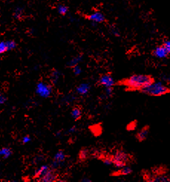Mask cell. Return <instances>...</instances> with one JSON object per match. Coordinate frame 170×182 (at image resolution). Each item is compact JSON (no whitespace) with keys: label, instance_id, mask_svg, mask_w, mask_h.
Wrapping results in <instances>:
<instances>
[{"label":"cell","instance_id":"1","mask_svg":"<svg viewBox=\"0 0 170 182\" xmlns=\"http://www.w3.org/2000/svg\"><path fill=\"white\" fill-rule=\"evenodd\" d=\"M152 81V78L149 75L134 74L126 79L124 81V84L129 89L142 90Z\"/></svg>","mask_w":170,"mask_h":182},{"label":"cell","instance_id":"2","mask_svg":"<svg viewBox=\"0 0 170 182\" xmlns=\"http://www.w3.org/2000/svg\"><path fill=\"white\" fill-rule=\"evenodd\" d=\"M142 92L144 94H148L151 96H162L163 94H166L169 91V88L166 84H164L161 81H152L149 83L147 86L143 88L141 90Z\"/></svg>","mask_w":170,"mask_h":182},{"label":"cell","instance_id":"3","mask_svg":"<svg viewBox=\"0 0 170 182\" xmlns=\"http://www.w3.org/2000/svg\"><path fill=\"white\" fill-rule=\"evenodd\" d=\"M128 161H129V156L127 154L123 152H116V154L112 157V162L117 168L123 167L126 165Z\"/></svg>","mask_w":170,"mask_h":182},{"label":"cell","instance_id":"4","mask_svg":"<svg viewBox=\"0 0 170 182\" xmlns=\"http://www.w3.org/2000/svg\"><path fill=\"white\" fill-rule=\"evenodd\" d=\"M36 92L37 94L42 97H48L52 93V88L50 85L47 83H43V82H40L37 85L36 88Z\"/></svg>","mask_w":170,"mask_h":182},{"label":"cell","instance_id":"5","mask_svg":"<svg viewBox=\"0 0 170 182\" xmlns=\"http://www.w3.org/2000/svg\"><path fill=\"white\" fill-rule=\"evenodd\" d=\"M99 83L105 88L112 87L115 85V80L110 74H103L100 77Z\"/></svg>","mask_w":170,"mask_h":182},{"label":"cell","instance_id":"6","mask_svg":"<svg viewBox=\"0 0 170 182\" xmlns=\"http://www.w3.org/2000/svg\"><path fill=\"white\" fill-rule=\"evenodd\" d=\"M88 19L94 23H101L105 21V16L100 11H95L88 16Z\"/></svg>","mask_w":170,"mask_h":182},{"label":"cell","instance_id":"7","mask_svg":"<svg viewBox=\"0 0 170 182\" xmlns=\"http://www.w3.org/2000/svg\"><path fill=\"white\" fill-rule=\"evenodd\" d=\"M153 54L155 57L158 59H164L168 56V53L166 50L163 46H157L153 51Z\"/></svg>","mask_w":170,"mask_h":182},{"label":"cell","instance_id":"8","mask_svg":"<svg viewBox=\"0 0 170 182\" xmlns=\"http://www.w3.org/2000/svg\"><path fill=\"white\" fill-rule=\"evenodd\" d=\"M65 155L62 151H59L55 154L54 157V162L52 164V166L54 168H57L60 166L62 161L65 160Z\"/></svg>","mask_w":170,"mask_h":182},{"label":"cell","instance_id":"9","mask_svg":"<svg viewBox=\"0 0 170 182\" xmlns=\"http://www.w3.org/2000/svg\"><path fill=\"white\" fill-rule=\"evenodd\" d=\"M90 90V85L87 83H81L77 88V92L80 95H85Z\"/></svg>","mask_w":170,"mask_h":182},{"label":"cell","instance_id":"10","mask_svg":"<svg viewBox=\"0 0 170 182\" xmlns=\"http://www.w3.org/2000/svg\"><path fill=\"white\" fill-rule=\"evenodd\" d=\"M40 180L43 182H51L54 181L56 180V175L50 169L48 172H46L43 177L40 178Z\"/></svg>","mask_w":170,"mask_h":182},{"label":"cell","instance_id":"11","mask_svg":"<svg viewBox=\"0 0 170 182\" xmlns=\"http://www.w3.org/2000/svg\"><path fill=\"white\" fill-rule=\"evenodd\" d=\"M148 135H149V128H148V127H143L139 133H138L137 137H138L139 141H143L146 139V138L148 137Z\"/></svg>","mask_w":170,"mask_h":182},{"label":"cell","instance_id":"12","mask_svg":"<svg viewBox=\"0 0 170 182\" xmlns=\"http://www.w3.org/2000/svg\"><path fill=\"white\" fill-rule=\"evenodd\" d=\"M49 170H50L49 166L47 165H43L40 166V167L36 171L35 175L36 176L41 178V177H43V175H44L46 172H48Z\"/></svg>","mask_w":170,"mask_h":182},{"label":"cell","instance_id":"13","mask_svg":"<svg viewBox=\"0 0 170 182\" xmlns=\"http://www.w3.org/2000/svg\"><path fill=\"white\" fill-rule=\"evenodd\" d=\"M120 169H120L119 172H118V174H120V175H129V174L132 172V168H131L130 166H128L126 165L123 166V167L120 168Z\"/></svg>","mask_w":170,"mask_h":182},{"label":"cell","instance_id":"14","mask_svg":"<svg viewBox=\"0 0 170 182\" xmlns=\"http://www.w3.org/2000/svg\"><path fill=\"white\" fill-rule=\"evenodd\" d=\"M82 60V56H77V57H74L68 62V66L70 67H74L78 65V63Z\"/></svg>","mask_w":170,"mask_h":182},{"label":"cell","instance_id":"15","mask_svg":"<svg viewBox=\"0 0 170 182\" xmlns=\"http://www.w3.org/2000/svg\"><path fill=\"white\" fill-rule=\"evenodd\" d=\"M81 115H82V112H81L80 109H79L78 107H75L72 109L71 111V116L74 119L77 120L79 118H81Z\"/></svg>","mask_w":170,"mask_h":182},{"label":"cell","instance_id":"16","mask_svg":"<svg viewBox=\"0 0 170 182\" xmlns=\"http://www.w3.org/2000/svg\"><path fill=\"white\" fill-rule=\"evenodd\" d=\"M11 155V150L8 148H2L0 149V155L4 158H7Z\"/></svg>","mask_w":170,"mask_h":182},{"label":"cell","instance_id":"17","mask_svg":"<svg viewBox=\"0 0 170 182\" xmlns=\"http://www.w3.org/2000/svg\"><path fill=\"white\" fill-rule=\"evenodd\" d=\"M60 74L59 71H54V72L52 73V81L54 82V83H57V80H58L59 78H60Z\"/></svg>","mask_w":170,"mask_h":182},{"label":"cell","instance_id":"18","mask_svg":"<svg viewBox=\"0 0 170 182\" xmlns=\"http://www.w3.org/2000/svg\"><path fill=\"white\" fill-rule=\"evenodd\" d=\"M6 46H7V50H12V49H15L16 46V45L15 42L10 40V41L6 42Z\"/></svg>","mask_w":170,"mask_h":182},{"label":"cell","instance_id":"19","mask_svg":"<svg viewBox=\"0 0 170 182\" xmlns=\"http://www.w3.org/2000/svg\"><path fill=\"white\" fill-rule=\"evenodd\" d=\"M68 11V8L65 5H60L58 7V12L60 14H65Z\"/></svg>","mask_w":170,"mask_h":182},{"label":"cell","instance_id":"20","mask_svg":"<svg viewBox=\"0 0 170 182\" xmlns=\"http://www.w3.org/2000/svg\"><path fill=\"white\" fill-rule=\"evenodd\" d=\"M6 51H7L6 43H4V42H0V54L5 52Z\"/></svg>","mask_w":170,"mask_h":182},{"label":"cell","instance_id":"21","mask_svg":"<svg viewBox=\"0 0 170 182\" xmlns=\"http://www.w3.org/2000/svg\"><path fill=\"white\" fill-rule=\"evenodd\" d=\"M153 181L155 182H166L169 181V178H166V177H156V178H154L153 180H152Z\"/></svg>","mask_w":170,"mask_h":182},{"label":"cell","instance_id":"22","mask_svg":"<svg viewBox=\"0 0 170 182\" xmlns=\"http://www.w3.org/2000/svg\"><path fill=\"white\" fill-rule=\"evenodd\" d=\"M73 71H74V74L79 75V74H80L81 73H82V68L78 66V65H77V66L73 67Z\"/></svg>","mask_w":170,"mask_h":182},{"label":"cell","instance_id":"23","mask_svg":"<svg viewBox=\"0 0 170 182\" xmlns=\"http://www.w3.org/2000/svg\"><path fill=\"white\" fill-rule=\"evenodd\" d=\"M163 46L165 48V49L166 50L168 54H170V40H166V41L163 43Z\"/></svg>","mask_w":170,"mask_h":182},{"label":"cell","instance_id":"24","mask_svg":"<svg viewBox=\"0 0 170 182\" xmlns=\"http://www.w3.org/2000/svg\"><path fill=\"white\" fill-rule=\"evenodd\" d=\"M105 94L106 96L107 97H110L111 95L112 94V92H113V89H112V87H106L105 89Z\"/></svg>","mask_w":170,"mask_h":182},{"label":"cell","instance_id":"25","mask_svg":"<svg viewBox=\"0 0 170 182\" xmlns=\"http://www.w3.org/2000/svg\"><path fill=\"white\" fill-rule=\"evenodd\" d=\"M103 163L104 164L107 166H110L112 164H113V162H112V158H105L103 160Z\"/></svg>","mask_w":170,"mask_h":182},{"label":"cell","instance_id":"26","mask_svg":"<svg viewBox=\"0 0 170 182\" xmlns=\"http://www.w3.org/2000/svg\"><path fill=\"white\" fill-rule=\"evenodd\" d=\"M87 153H88V152H87L86 150L81 151V152H80V158H82V159H85V158H86Z\"/></svg>","mask_w":170,"mask_h":182},{"label":"cell","instance_id":"27","mask_svg":"<svg viewBox=\"0 0 170 182\" xmlns=\"http://www.w3.org/2000/svg\"><path fill=\"white\" fill-rule=\"evenodd\" d=\"M31 141V138L29 136H25L24 138H22V142L24 144H28V142Z\"/></svg>","mask_w":170,"mask_h":182},{"label":"cell","instance_id":"28","mask_svg":"<svg viewBox=\"0 0 170 182\" xmlns=\"http://www.w3.org/2000/svg\"><path fill=\"white\" fill-rule=\"evenodd\" d=\"M135 122H132L128 126V130H135Z\"/></svg>","mask_w":170,"mask_h":182},{"label":"cell","instance_id":"29","mask_svg":"<svg viewBox=\"0 0 170 182\" xmlns=\"http://www.w3.org/2000/svg\"><path fill=\"white\" fill-rule=\"evenodd\" d=\"M6 101V97L4 96H3L2 94H0V104L4 103V102Z\"/></svg>","mask_w":170,"mask_h":182},{"label":"cell","instance_id":"30","mask_svg":"<svg viewBox=\"0 0 170 182\" xmlns=\"http://www.w3.org/2000/svg\"><path fill=\"white\" fill-rule=\"evenodd\" d=\"M112 33L115 36H117V37H118V36L120 35V34H119V32H118V31L117 30V29H115V28L112 29Z\"/></svg>","mask_w":170,"mask_h":182},{"label":"cell","instance_id":"31","mask_svg":"<svg viewBox=\"0 0 170 182\" xmlns=\"http://www.w3.org/2000/svg\"><path fill=\"white\" fill-rule=\"evenodd\" d=\"M75 131H76V127H72V128H71L69 130H68V133H74Z\"/></svg>","mask_w":170,"mask_h":182},{"label":"cell","instance_id":"32","mask_svg":"<svg viewBox=\"0 0 170 182\" xmlns=\"http://www.w3.org/2000/svg\"><path fill=\"white\" fill-rule=\"evenodd\" d=\"M20 14H21V10H17L16 12V17H19L20 16Z\"/></svg>","mask_w":170,"mask_h":182}]
</instances>
